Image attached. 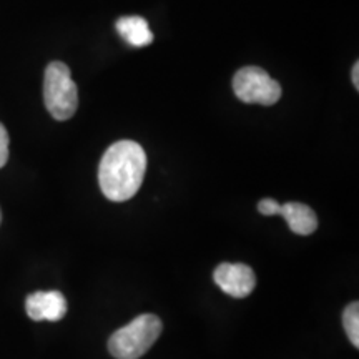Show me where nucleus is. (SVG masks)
<instances>
[{
    "mask_svg": "<svg viewBox=\"0 0 359 359\" xmlns=\"http://www.w3.org/2000/svg\"><path fill=\"white\" fill-rule=\"evenodd\" d=\"M145 172V150L137 142H116L103 154L98 165L100 190L110 201H127L140 190Z\"/></svg>",
    "mask_w": 359,
    "mask_h": 359,
    "instance_id": "1",
    "label": "nucleus"
},
{
    "mask_svg": "<svg viewBox=\"0 0 359 359\" xmlns=\"http://www.w3.org/2000/svg\"><path fill=\"white\" fill-rule=\"evenodd\" d=\"M161 330L158 316L140 314L110 336L109 351L115 359H140L160 338Z\"/></svg>",
    "mask_w": 359,
    "mask_h": 359,
    "instance_id": "2",
    "label": "nucleus"
},
{
    "mask_svg": "<svg viewBox=\"0 0 359 359\" xmlns=\"http://www.w3.org/2000/svg\"><path fill=\"white\" fill-rule=\"evenodd\" d=\"M43 103L48 114L58 122L72 118L79 109L77 85L64 62H50L45 69Z\"/></svg>",
    "mask_w": 359,
    "mask_h": 359,
    "instance_id": "3",
    "label": "nucleus"
},
{
    "mask_svg": "<svg viewBox=\"0 0 359 359\" xmlns=\"http://www.w3.org/2000/svg\"><path fill=\"white\" fill-rule=\"evenodd\" d=\"M233 92L241 102L269 107L281 98V85L259 67H243L233 77Z\"/></svg>",
    "mask_w": 359,
    "mask_h": 359,
    "instance_id": "4",
    "label": "nucleus"
},
{
    "mask_svg": "<svg viewBox=\"0 0 359 359\" xmlns=\"http://www.w3.org/2000/svg\"><path fill=\"white\" fill-rule=\"evenodd\" d=\"M213 280L219 290L233 298H246L257 286V275L248 264L222 263L213 273Z\"/></svg>",
    "mask_w": 359,
    "mask_h": 359,
    "instance_id": "5",
    "label": "nucleus"
},
{
    "mask_svg": "<svg viewBox=\"0 0 359 359\" xmlns=\"http://www.w3.org/2000/svg\"><path fill=\"white\" fill-rule=\"evenodd\" d=\"M69 304L60 291H35L25 299V311L34 321H60Z\"/></svg>",
    "mask_w": 359,
    "mask_h": 359,
    "instance_id": "6",
    "label": "nucleus"
},
{
    "mask_svg": "<svg viewBox=\"0 0 359 359\" xmlns=\"http://www.w3.org/2000/svg\"><path fill=\"white\" fill-rule=\"evenodd\" d=\"M278 215L286 219L290 230L296 233V235H313L318 228V218L316 213L304 203H296V201H290V203L280 205Z\"/></svg>",
    "mask_w": 359,
    "mask_h": 359,
    "instance_id": "7",
    "label": "nucleus"
},
{
    "mask_svg": "<svg viewBox=\"0 0 359 359\" xmlns=\"http://www.w3.org/2000/svg\"><path fill=\"white\" fill-rule=\"evenodd\" d=\"M115 29L120 34V37L132 47H145V45L154 42V34H151L148 22L143 17H122V19L116 20Z\"/></svg>",
    "mask_w": 359,
    "mask_h": 359,
    "instance_id": "8",
    "label": "nucleus"
},
{
    "mask_svg": "<svg viewBox=\"0 0 359 359\" xmlns=\"http://www.w3.org/2000/svg\"><path fill=\"white\" fill-rule=\"evenodd\" d=\"M343 326L354 348H359V304L349 303L343 313Z\"/></svg>",
    "mask_w": 359,
    "mask_h": 359,
    "instance_id": "9",
    "label": "nucleus"
},
{
    "mask_svg": "<svg viewBox=\"0 0 359 359\" xmlns=\"http://www.w3.org/2000/svg\"><path fill=\"white\" fill-rule=\"evenodd\" d=\"M8 161V133L7 128L0 123V168H4Z\"/></svg>",
    "mask_w": 359,
    "mask_h": 359,
    "instance_id": "10",
    "label": "nucleus"
},
{
    "mask_svg": "<svg viewBox=\"0 0 359 359\" xmlns=\"http://www.w3.org/2000/svg\"><path fill=\"white\" fill-rule=\"evenodd\" d=\"M278 210H280V203L273 198H264L258 203V212L264 217H275L278 215Z\"/></svg>",
    "mask_w": 359,
    "mask_h": 359,
    "instance_id": "11",
    "label": "nucleus"
},
{
    "mask_svg": "<svg viewBox=\"0 0 359 359\" xmlns=\"http://www.w3.org/2000/svg\"><path fill=\"white\" fill-rule=\"evenodd\" d=\"M351 77H353V83L354 87L359 88V64L356 62L353 67V72H351Z\"/></svg>",
    "mask_w": 359,
    "mask_h": 359,
    "instance_id": "12",
    "label": "nucleus"
},
{
    "mask_svg": "<svg viewBox=\"0 0 359 359\" xmlns=\"http://www.w3.org/2000/svg\"><path fill=\"white\" fill-rule=\"evenodd\" d=\"M0 223H2V212H0Z\"/></svg>",
    "mask_w": 359,
    "mask_h": 359,
    "instance_id": "13",
    "label": "nucleus"
}]
</instances>
